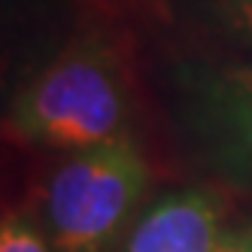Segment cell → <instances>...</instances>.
I'll return each mask as SVG.
<instances>
[{"label":"cell","mask_w":252,"mask_h":252,"mask_svg":"<svg viewBox=\"0 0 252 252\" xmlns=\"http://www.w3.org/2000/svg\"><path fill=\"white\" fill-rule=\"evenodd\" d=\"M6 128L25 143L67 155L131 137V88L119 52L79 37L40 67L9 103Z\"/></svg>","instance_id":"6da1fadb"},{"label":"cell","mask_w":252,"mask_h":252,"mask_svg":"<svg viewBox=\"0 0 252 252\" xmlns=\"http://www.w3.org/2000/svg\"><path fill=\"white\" fill-rule=\"evenodd\" d=\"M146 191L149 164L131 137L73 152L46 179L37 225L52 252H110L131 231Z\"/></svg>","instance_id":"7a4b0ae2"},{"label":"cell","mask_w":252,"mask_h":252,"mask_svg":"<svg viewBox=\"0 0 252 252\" xmlns=\"http://www.w3.org/2000/svg\"><path fill=\"white\" fill-rule=\"evenodd\" d=\"M173 103L194 155L228 186L252 189V64H179Z\"/></svg>","instance_id":"3957f363"},{"label":"cell","mask_w":252,"mask_h":252,"mask_svg":"<svg viewBox=\"0 0 252 252\" xmlns=\"http://www.w3.org/2000/svg\"><path fill=\"white\" fill-rule=\"evenodd\" d=\"M225 237V210L210 189H173L134 219L122 252H222Z\"/></svg>","instance_id":"277c9868"},{"label":"cell","mask_w":252,"mask_h":252,"mask_svg":"<svg viewBox=\"0 0 252 252\" xmlns=\"http://www.w3.org/2000/svg\"><path fill=\"white\" fill-rule=\"evenodd\" d=\"M186 15L213 40L234 52V61L252 64V0H179Z\"/></svg>","instance_id":"5b68a950"},{"label":"cell","mask_w":252,"mask_h":252,"mask_svg":"<svg viewBox=\"0 0 252 252\" xmlns=\"http://www.w3.org/2000/svg\"><path fill=\"white\" fill-rule=\"evenodd\" d=\"M0 252H52L37 222L22 213H6L0 225Z\"/></svg>","instance_id":"8992f818"},{"label":"cell","mask_w":252,"mask_h":252,"mask_svg":"<svg viewBox=\"0 0 252 252\" xmlns=\"http://www.w3.org/2000/svg\"><path fill=\"white\" fill-rule=\"evenodd\" d=\"M222 252H252V225H243V228L228 231Z\"/></svg>","instance_id":"52a82bcc"}]
</instances>
